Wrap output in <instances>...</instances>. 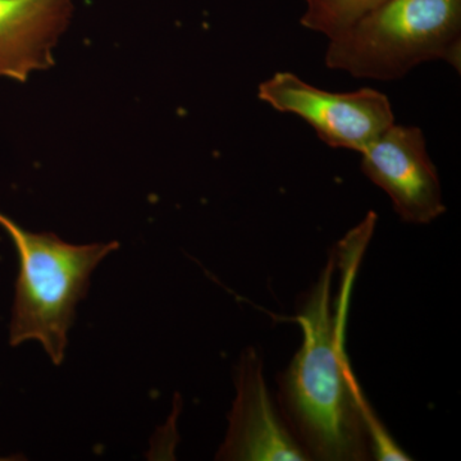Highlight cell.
<instances>
[{
	"label": "cell",
	"instance_id": "obj_6",
	"mask_svg": "<svg viewBox=\"0 0 461 461\" xmlns=\"http://www.w3.org/2000/svg\"><path fill=\"white\" fill-rule=\"evenodd\" d=\"M262 357L248 348L235 368L236 397L229 429L215 459L230 461H308L288 429L264 378Z\"/></svg>",
	"mask_w": 461,
	"mask_h": 461
},
{
	"label": "cell",
	"instance_id": "obj_3",
	"mask_svg": "<svg viewBox=\"0 0 461 461\" xmlns=\"http://www.w3.org/2000/svg\"><path fill=\"white\" fill-rule=\"evenodd\" d=\"M446 60L460 72L461 0H386L330 41V69L366 80H399L421 63Z\"/></svg>",
	"mask_w": 461,
	"mask_h": 461
},
{
	"label": "cell",
	"instance_id": "obj_8",
	"mask_svg": "<svg viewBox=\"0 0 461 461\" xmlns=\"http://www.w3.org/2000/svg\"><path fill=\"white\" fill-rule=\"evenodd\" d=\"M306 11L302 26L321 33L330 41L350 32L359 21L386 0H304Z\"/></svg>",
	"mask_w": 461,
	"mask_h": 461
},
{
	"label": "cell",
	"instance_id": "obj_7",
	"mask_svg": "<svg viewBox=\"0 0 461 461\" xmlns=\"http://www.w3.org/2000/svg\"><path fill=\"white\" fill-rule=\"evenodd\" d=\"M75 0H0V77L26 83L54 66Z\"/></svg>",
	"mask_w": 461,
	"mask_h": 461
},
{
	"label": "cell",
	"instance_id": "obj_4",
	"mask_svg": "<svg viewBox=\"0 0 461 461\" xmlns=\"http://www.w3.org/2000/svg\"><path fill=\"white\" fill-rule=\"evenodd\" d=\"M258 96L281 113L302 118L329 147L357 153L395 123L390 100L371 87L332 93L291 72H277L259 85Z\"/></svg>",
	"mask_w": 461,
	"mask_h": 461
},
{
	"label": "cell",
	"instance_id": "obj_9",
	"mask_svg": "<svg viewBox=\"0 0 461 461\" xmlns=\"http://www.w3.org/2000/svg\"><path fill=\"white\" fill-rule=\"evenodd\" d=\"M23 457H0V461L20 460Z\"/></svg>",
	"mask_w": 461,
	"mask_h": 461
},
{
	"label": "cell",
	"instance_id": "obj_2",
	"mask_svg": "<svg viewBox=\"0 0 461 461\" xmlns=\"http://www.w3.org/2000/svg\"><path fill=\"white\" fill-rule=\"evenodd\" d=\"M0 227L17 250L9 344L38 341L51 363L65 360L76 308L87 295L90 277L103 260L120 248L117 241L75 245L53 232H32L0 212Z\"/></svg>",
	"mask_w": 461,
	"mask_h": 461
},
{
	"label": "cell",
	"instance_id": "obj_5",
	"mask_svg": "<svg viewBox=\"0 0 461 461\" xmlns=\"http://www.w3.org/2000/svg\"><path fill=\"white\" fill-rule=\"evenodd\" d=\"M362 171L387 194L403 222L427 224L446 212L423 131L391 124L362 151Z\"/></svg>",
	"mask_w": 461,
	"mask_h": 461
},
{
	"label": "cell",
	"instance_id": "obj_1",
	"mask_svg": "<svg viewBox=\"0 0 461 461\" xmlns=\"http://www.w3.org/2000/svg\"><path fill=\"white\" fill-rule=\"evenodd\" d=\"M375 221L371 212L345 236L303 296L302 346L278 375V409L309 460H411L366 402L345 353L351 288Z\"/></svg>",
	"mask_w": 461,
	"mask_h": 461
}]
</instances>
